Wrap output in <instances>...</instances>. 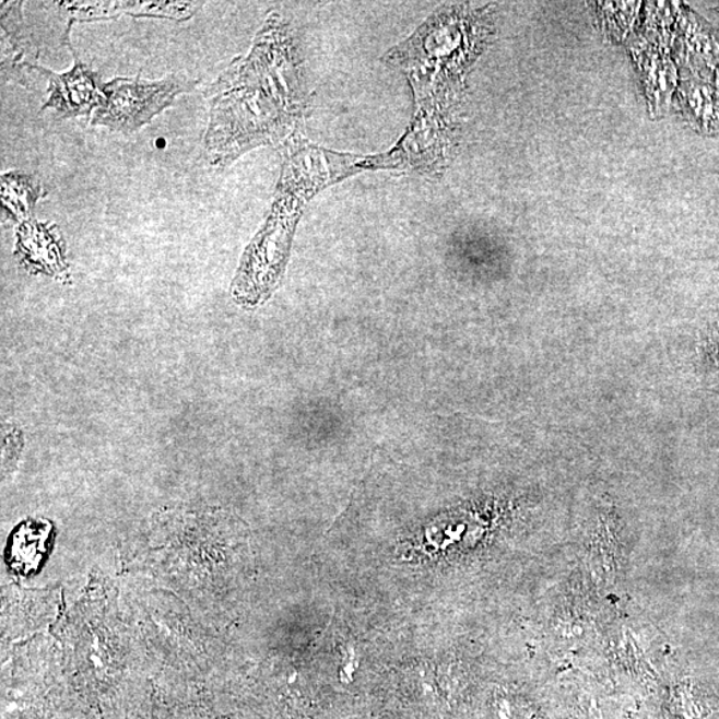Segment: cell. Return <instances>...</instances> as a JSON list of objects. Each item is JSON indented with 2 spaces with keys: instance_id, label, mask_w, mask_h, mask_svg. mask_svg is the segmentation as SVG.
Segmentation results:
<instances>
[{
  "instance_id": "1",
  "label": "cell",
  "mask_w": 719,
  "mask_h": 719,
  "mask_svg": "<svg viewBox=\"0 0 719 719\" xmlns=\"http://www.w3.org/2000/svg\"><path fill=\"white\" fill-rule=\"evenodd\" d=\"M298 85L296 51L284 26L271 17L247 58L236 60L210 89L207 151L212 163H231L243 152L279 143L304 119L307 102Z\"/></svg>"
},
{
  "instance_id": "2",
  "label": "cell",
  "mask_w": 719,
  "mask_h": 719,
  "mask_svg": "<svg viewBox=\"0 0 719 719\" xmlns=\"http://www.w3.org/2000/svg\"><path fill=\"white\" fill-rule=\"evenodd\" d=\"M197 84L180 76L161 82L115 79L105 84V101L97 107L91 123L106 126L113 131H137L173 105L176 96L188 93Z\"/></svg>"
},
{
  "instance_id": "3",
  "label": "cell",
  "mask_w": 719,
  "mask_h": 719,
  "mask_svg": "<svg viewBox=\"0 0 719 719\" xmlns=\"http://www.w3.org/2000/svg\"><path fill=\"white\" fill-rule=\"evenodd\" d=\"M74 57L75 67L67 74L57 75L45 71L46 76L50 78V99L43 108H55L66 118L91 114V109L105 101V93L97 91L99 75L79 62L75 52Z\"/></svg>"
},
{
  "instance_id": "4",
  "label": "cell",
  "mask_w": 719,
  "mask_h": 719,
  "mask_svg": "<svg viewBox=\"0 0 719 719\" xmlns=\"http://www.w3.org/2000/svg\"><path fill=\"white\" fill-rule=\"evenodd\" d=\"M52 529L46 522H26L12 533L5 563L20 576L38 571L52 544Z\"/></svg>"
},
{
  "instance_id": "5",
  "label": "cell",
  "mask_w": 719,
  "mask_h": 719,
  "mask_svg": "<svg viewBox=\"0 0 719 719\" xmlns=\"http://www.w3.org/2000/svg\"><path fill=\"white\" fill-rule=\"evenodd\" d=\"M39 186L23 175H3V197H17L3 200L8 210L15 212L16 216L27 215L34 209L36 199L39 198Z\"/></svg>"
}]
</instances>
